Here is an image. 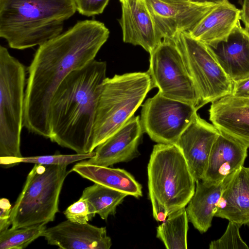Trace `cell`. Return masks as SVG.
<instances>
[{"label":"cell","instance_id":"1","mask_svg":"<svg viewBox=\"0 0 249 249\" xmlns=\"http://www.w3.org/2000/svg\"><path fill=\"white\" fill-rule=\"evenodd\" d=\"M109 36L103 22L85 20L39 46L25 89L23 126L29 132L50 138L49 109L55 90L72 71L95 59Z\"/></svg>","mask_w":249,"mask_h":249},{"label":"cell","instance_id":"2","mask_svg":"<svg viewBox=\"0 0 249 249\" xmlns=\"http://www.w3.org/2000/svg\"><path fill=\"white\" fill-rule=\"evenodd\" d=\"M106 71V62L94 59L61 83L50 105L52 142L77 154L93 151V125Z\"/></svg>","mask_w":249,"mask_h":249},{"label":"cell","instance_id":"3","mask_svg":"<svg viewBox=\"0 0 249 249\" xmlns=\"http://www.w3.org/2000/svg\"><path fill=\"white\" fill-rule=\"evenodd\" d=\"M76 11L74 0H0V36L14 49L40 46Z\"/></svg>","mask_w":249,"mask_h":249},{"label":"cell","instance_id":"4","mask_svg":"<svg viewBox=\"0 0 249 249\" xmlns=\"http://www.w3.org/2000/svg\"><path fill=\"white\" fill-rule=\"evenodd\" d=\"M147 175L153 215L157 221L163 222L171 213L185 207L195 193L196 182L176 144L154 146Z\"/></svg>","mask_w":249,"mask_h":249},{"label":"cell","instance_id":"5","mask_svg":"<svg viewBox=\"0 0 249 249\" xmlns=\"http://www.w3.org/2000/svg\"><path fill=\"white\" fill-rule=\"evenodd\" d=\"M152 89L147 71L115 74L106 78L94 120L93 150L133 116Z\"/></svg>","mask_w":249,"mask_h":249},{"label":"cell","instance_id":"6","mask_svg":"<svg viewBox=\"0 0 249 249\" xmlns=\"http://www.w3.org/2000/svg\"><path fill=\"white\" fill-rule=\"evenodd\" d=\"M66 165L35 164L11 212L12 228L46 225L59 212V196L69 172Z\"/></svg>","mask_w":249,"mask_h":249},{"label":"cell","instance_id":"7","mask_svg":"<svg viewBox=\"0 0 249 249\" xmlns=\"http://www.w3.org/2000/svg\"><path fill=\"white\" fill-rule=\"evenodd\" d=\"M26 68L0 46V158L22 157Z\"/></svg>","mask_w":249,"mask_h":249},{"label":"cell","instance_id":"8","mask_svg":"<svg viewBox=\"0 0 249 249\" xmlns=\"http://www.w3.org/2000/svg\"><path fill=\"white\" fill-rule=\"evenodd\" d=\"M173 40L179 49L200 99V107L231 93L233 82L218 63L208 46L188 32Z\"/></svg>","mask_w":249,"mask_h":249},{"label":"cell","instance_id":"9","mask_svg":"<svg viewBox=\"0 0 249 249\" xmlns=\"http://www.w3.org/2000/svg\"><path fill=\"white\" fill-rule=\"evenodd\" d=\"M147 71L152 88L163 96L200 108L199 97L181 53L173 39H164L150 53Z\"/></svg>","mask_w":249,"mask_h":249},{"label":"cell","instance_id":"10","mask_svg":"<svg viewBox=\"0 0 249 249\" xmlns=\"http://www.w3.org/2000/svg\"><path fill=\"white\" fill-rule=\"evenodd\" d=\"M141 123L144 132L158 143L175 144L191 123L198 109L167 98L159 92L142 105Z\"/></svg>","mask_w":249,"mask_h":249},{"label":"cell","instance_id":"11","mask_svg":"<svg viewBox=\"0 0 249 249\" xmlns=\"http://www.w3.org/2000/svg\"><path fill=\"white\" fill-rule=\"evenodd\" d=\"M196 0H145L160 41L189 32L216 4Z\"/></svg>","mask_w":249,"mask_h":249},{"label":"cell","instance_id":"12","mask_svg":"<svg viewBox=\"0 0 249 249\" xmlns=\"http://www.w3.org/2000/svg\"><path fill=\"white\" fill-rule=\"evenodd\" d=\"M218 129L197 113L175 144L182 152L196 182L205 174L213 145Z\"/></svg>","mask_w":249,"mask_h":249},{"label":"cell","instance_id":"13","mask_svg":"<svg viewBox=\"0 0 249 249\" xmlns=\"http://www.w3.org/2000/svg\"><path fill=\"white\" fill-rule=\"evenodd\" d=\"M143 132L140 116H133L95 148L94 156L83 161L108 167L129 161L138 154V148Z\"/></svg>","mask_w":249,"mask_h":249},{"label":"cell","instance_id":"14","mask_svg":"<svg viewBox=\"0 0 249 249\" xmlns=\"http://www.w3.org/2000/svg\"><path fill=\"white\" fill-rule=\"evenodd\" d=\"M42 236L49 244L63 249H109L112 245L106 227L68 219L46 228Z\"/></svg>","mask_w":249,"mask_h":249},{"label":"cell","instance_id":"15","mask_svg":"<svg viewBox=\"0 0 249 249\" xmlns=\"http://www.w3.org/2000/svg\"><path fill=\"white\" fill-rule=\"evenodd\" d=\"M207 45L232 82L249 77V31L240 21L226 38Z\"/></svg>","mask_w":249,"mask_h":249},{"label":"cell","instance_id":"16","mask_svg":"<svg viewBox=\"0 0 249 249\" xmlns=\"http://www.w3.org/2000/svg\"><path fill=\"white\" fill-rule=\"evenodd\" d=\"M209 112L220 132L249 148V98L225 96L212 102Z\"/></svg>","mask_w":249,"mask_h":249},{"label":"cell","instance_id":"17","mask_svg":"<svg viewBox=\"0 0 249 249\" xmlns=\"http://www.w3.org/2000/svg\"><path fill=\"white\" fill-rule=\"evenodd\" d=\"M119 22L125 43L140 46L150 54L161 42L145 0L122 4Z\"/></svg>","mask_w":249,"mask_h":249},{"label":"cell","instance_id":"18","mask_svg":"<svg viewBox=\"0 0 249 249\" xmlns=\"http://www.w3.org/2000/svg\"><path fill=\"white\" fill-rule=\"evenodd\" d=\"M248 148L237 141L220 132L213 145L201 180L209 183H217L235 173L244 166Z\"/></svg>","mask_w":249,"mask_h":249},{"label":"cell","instance_id":"19","mask_svg":"<svg viewBox=\"0 0 249 249\" xmlns=\"http://www.w3.org/2000/svg\"><path fill=\"white\" fill-rule=\"evenodd\" d=\"M214 217L227 219L240 226H249V167L243 166L228 180Z\"/></svg>","mask_w":249,"mask_h":249},{"label":"cell","instance_id":"20","mask_svg":"<svg viewBox=\"0 0 249 249\" xmlns=\"http://www.w3.org/2000/svg\"><path fill=\"white\" fill-rule=\"evenodd\" d=\"M241 10L228 0H217L215 6L188 33L206 45L223 40L240 20Z\"/></svg>","mask_w":249,"mask_h":249},{"label":"cell","instance_id":"21","mask_svg":"<svg viewBox=\"0 0 249 249\" xmlns=\"http://www.w3.org/2000/svg\"><path fill=\"white\" fill-rule=\"evenodd\" d=\"M232 174L217 183L196 182L195 193L185 209L189 220L200 233L211 227L223 189Z\"/></svg>","mask_w":249,"mask_h":249},{"label":"cell","instance_id":"22","mask_svg":"<svg viewBox=\"0 0 249 249\" xmlns=\"http://www.w3.org/2000/svg\"><path fill=\"white\" fill-rule=\"evenodd\" d=\"M71 171L95 183L122 192L139 198L142 196V186L127 171L80 162L75 164Z\"/></svg>","mask_w":249,"mask_h":249},{"label":"cell","instance_id":"23","mask_svg":"<svg viewBox=\"0 0 249 249\" xmlns=\"http://www.w3.org/2000/svg\"><path fill=\"white\" fill-rule=\"evenodd\" d=\"M188 222L185 207L180 209L170 214L157 228V237L168 249H186Z\"/></svg>","mask_w":249,"mask_h":249},{"label":"cell","instance_id":"24","mask_svg":"<svg viewBox=\"0 0 249 249\" xmlns=\"http://www.w3.org/2000/svg\"><path fill=\"white\" fill-rule=\"evenodd\" d=\"M127 196L122 192L94 183L84 190L81 197L88 200L96 214L106 220L109 215L115 214L117 207Z\"/></svg>","mask_w":249,"mask_h":249},{"label":"cell","instance_id":"25","mask_svg":"<svg viewBox=\"0 0 249 249\" xmlns=\"http://www.w3.org/2000/svg\"><path fill=\"white\" fill-rule=\"evenodd\" d=\"M46 229L45 225L7 229L0 232V249H22L40 236Z\"/></svg>","mask_w":249,"mask_h":249},{"label":"cell","instance_id":"26","mask_svg":"<svg viewBox=\"0 0 249 249\" xmlns=\"http://www.w3.org/2000/svg\"><path fill=\"white\" fill-rule=\"evenodd\" d=\"M95 154V151L87 154L71 155H53L20 158H0V164L5 167H10L21 162L41 165H66L90 159Z\"/></svg>","mask_w":249,"mask_h":249},{"label":"cell","instance_id":"27","mask_svg":"<svg viewBox=\"0 0 249 249\" xmlns=\"http://www.w3.org/2000/svg\"><path fill=\"white\" fill-rule=\"evenodd\" d=\"M241 227L234 222L229 221L224 233L219 239L212 241L209 249H248V246L240 234Z\"/></svg>","mask_w":249,"mask_h":249},{"label":"cell","instance_id":"28","mask_svg":"<svg viewBox=\"0 0 249 249\" xmlns=\"http://www.w3.org/2000/svg\"><path fill=\"white\" fill-rule=\"evenodd\" d=\"M64 213L67 219L81 224L88 223L96 214L91 204L88 200L81 197L69 206Z\"/></svg>","mask_w":249,"mask_h":249},{"label":"cell","instance_id":"29","mask_svg":"<svg viewBox=\"0 0 249 249\" xmlns=\"http://www.w3.org/2000/svg\"><path fill=\"white\" fill-rule=\"evenodd\" d=\"M109 0H74L77 11L86 17L102 13Z\"/></svg>","mask_w":249,"mask_h":249},{"label":"cell","instance_id":"30","mask_svg":"<svg viewBox=\"0 0 249 249\" xmlns=\"http://www.w3.org/2000/svg\"><path fill=\"white\" fill-rule=\"evenodd\" d=\"M12 206L9 201L5 198L0 200V232L9 228L11 225V212Z\"/></svg>","mask_w":249,"mask_h":249},{"label":"cell","instance_id":"31","mask_svg":"<svg viewBox=\"0 0 249 249\" xmlns=\"http://www.w3.org/2000/svg\"><path fill=\"white\" fill-rule=\"evenodd\" d=\"M231 95L236 97L249 98V77L233 82Z\"/></svg>","mask_w":249,"mask_h":249},{"label":"cell","instance_id":"32","mask_svg":"<svg viewBox=\"0 0 249 249\" xmlns=\"http://www.w3.org/2000/svg\"><path fill=\"white\" fill-rule=\"evenodd\" d=\"M240 20L243 22L245 28L249 31V0H244L241 10Z\"/></svg>","mask_w":249,"mask_h":249},{"label":"cell","instance_id":"33","mask_svg":"<svg viewBox=\"0 0 249 249\" xmlns=\"http://www.w3.org/2000/svg\"><path fill=\"white\" fill-rule=\"evenodd\" d=\"M139 0H120V1L121 2L122 4L124 3H126L129 2H131L133 1H136Z\"/></svg>","mask_w":249,"mask_h":249},{"label":"cell","instance_id":"34","mask_svg":"<svg viewBox=\"0 0 249 249\" xmlns=\"http://www.w3.org/2000/svg\"><path fill=\"white\" fill-rule=\"evenodd\" d=\"M202 1H215L216 0H196Z\"/></svg>","mask_w":249,"mask_h":249}]
</instances>
